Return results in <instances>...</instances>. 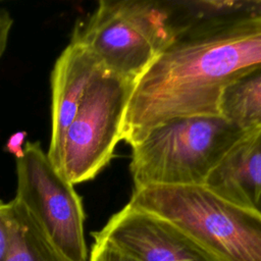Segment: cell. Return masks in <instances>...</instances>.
<instances>
[{"mask_svg": "<svg viewBox=\"0 0 261 261\" xmlns=\"http://www.w3.org/2000/svg\"><path fill=\"white\" fill-rule=\"evenodd\" d=\"M16 161V194L49 243L70 261H89L85 211L74 186L51 162L38 142L27 141Z\"/></svg>", "mask_w": 261, "mask_h": 261, "instance_id": "obj_6", "label": "cell"}, {"mask_svg": "<svg viewBox=\"0 0 261 261\" xmlns=\"http://www.w3.org/2000/svg\"><path fill=\"white\" fill-rule=\"evenodd\" d=\"M103 68L83 46L69 42L51 72V136L48 151L56 166L65 133L73 120L85 92Z\"/></svg>", "mask_w": 261, "mask_h": 261, "instance_id": "obj_8", "label": "cell"}, {"mask_svg": "<svg viewBox=\"0 0 261 261\" xmlns=\"http://www.w3.org/2000/svg\"><path fill=\"white\" fill-rule=\"evenodd\" d=\"M13 241V221L10 204L0 201V261H6Z\"/></svg>", "mask_w": 261, "mask_h": 261, "instance_id": "obj_12", "label": "cell"}, {"mask_svg": "<svg viewBox=\"0 0 261 261\" xmlns=\"http://www.w3.org/2000/svg\"><path fill=\"white\" fill-rule=\"evenodd\" d=\"M218 113L243 130L261 125V66L247 72L223 91Z\"/></svg>", "mask_w": 261, "mask_h": 261, "instance_id": "obj_10", "label": "cell"}, {"mask_svg": "<svg viewBox=\"0 0 261 261\" xmlns=\"http://www.w3.org/2000/svg\"><path fill=\"white\" fill-rule=\"evenodd\" d=\"M13 241L6 261H70L46 239L27 209L15 199L9 201Z\"/></svg>", "mask_w": 261, "mask_h": 261, "instance_id": "obj_11", "label": "cell"}, {"mask_svg": "<svg viewBox=\"0 0 261 261\" xmlns=\"http://www.w3.org/2000/svg\"><path fill=\"white\" fill-rule=\"evenodd\" d=\"M244 133L219 114L177 116L163 121L132 147L134 190L204 186L212 169Z\"/></svg>", "mask_w": 261, "mask_h": 261, "instance_id": "obj_3", "label": "cell"}, {"mask_svg": "<svg viewBox=\"0 0 261 261\" xmlns=\"http://www.w3.org/2000/svg\"><path fill=\"white\" fill-rule=\"evenodd\" d=\"M27 136L28 134L24 130L15 132L8 138L5 144V150L11 155H13L15 159H18L23 155V151L27 143Z\"/></svg>", "mask_w": 261, "mask_h": 261, "instance_id": "obj_14", "label": "cell"}, {"mask_svg": "<svg viewBox=\"0 0 261 261\" xmlns=\"http://www.w3.org/2000/svg\"><path fill=\"white\" fill-rule=\"evenodd\" d=\"M134 83L102 69L88 86L56 164L71 184L89 181L110 162Z\"/></svg>", "mask_w": 261, "mask_h": 261, "instance_id": "obj_5", "label": "cell"}, {"mask_svg": "<svg viewBox=\"0 0 261 261\" xmlns=\"http://www.w3.org/2000/svg\"><path fill=\"white\" fill-rule=\"evenodd\" d=\"M92 236L136 261H218L171 222L129 204Z\"/></svg>", "mask_w": 261, "mask_h": 261, "instance_id": "obj_7", "label": "cell"}, {"mask_svg": "<svg viewBox=\"0 0 261 261\" xmlns=\"http://www.w3.org/2000/svg\"><path fill=\"white\" fill-rule=\"evenodd\" d=\"M127 204L171 222L218 261H261V215L205 186L146 187Z\"/></svg>", "mask_w": 261, "mask_h": 261, "instance_id": "obj_2", "label": "cell"}, {"mask_svg": "<svg viewBox=\"0 0 261 261\" xmlns=\"http://www.w3.org/2000/svg\"><path fill=\"white\" fill-rule=\"evenodd\" d=\"M12 24L13 19L9 12L6 10H0V58L6 50Z\"/></svg>", "mask_w": 261, "mask_h": 261, "instance_id": "obj_15", "label": "cell"}, {"mask_svg": "<svg viewBox=\"0 0 261 261\" xmlns=\"http://www.w3.org/2000/svg\"><path fill=\"white\" fill-rule=\"evenodd\" d=\"M89 261H136L124 255L109 243L94 238Z\"/></svg>", "mask_w": 261, "mask_h": 261, "instance_id": "obj_13", "label": "cell"}, {"mask_svg": "<svg viewBox=\"0 0 261 261\" xmlns=\"http://www.w3.org/2000/svg\"><path fill=\"white\" fill-rule=\"evenodd\" d=\"M180 27L171 9L146 0H102L77 23L70 42L91 52L102 68L135 82L172 42Z\"/></svg>", "mask_w": 261, "mask_h": 261, "instance_id": "obj_4", "label": "cell"}, {"mask_svg": "<svg viewBox=\"0 0 261 261\" xmlns=\"http://www.w3.org/2000/svg\"><path fill=\"white\" fill-rule=\"evenodd\" d=\"M250 12L261 14V1L250 2Z\"/></svg>", "mask_w": 261, "mask_h": 261, "instance_id": "obj_16", "label": "cell"}, {"mask_svg": "<svg viewBox=\"0 0 261 261\" xmlns=\"http://www.w3.org/2000/svg\"><path fill=\"white\" fill-rule=\"evenodd\" d=\"M204 186L222 199L261 215V125L245 130Z\"/></svg>", "mask_w": 261, "mask_h": 261, "instance_id": "obj_9", "label": "cell"}, {"mask_svg": "<svg viewBox=\"0 0 261 261\" xmlns=\"http://www.w3.org/2000/svg\"><path fill=\"white\" fill-rule=\"evenodd\" d=\"M261 66V14L225 13L180 27L135 82L120 140L132 147L163 121L215 115L223 91Z\"/></svg>", "mask_w": 261, "mask_h": 261, "instance_id": "obj_1", "label": "cell"}]
</instances>
